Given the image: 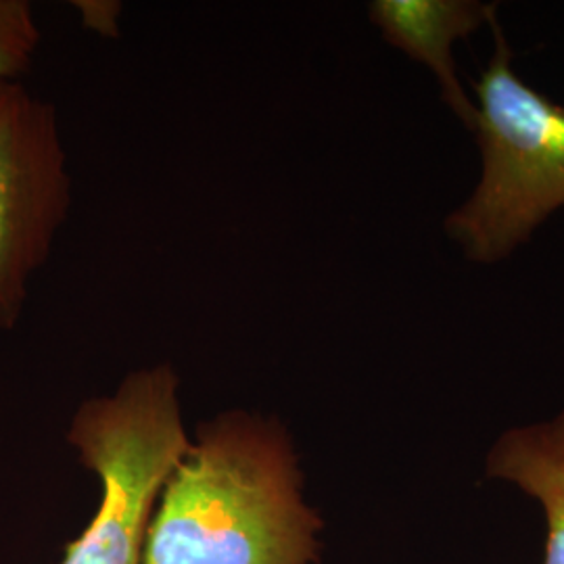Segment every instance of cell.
<instances>
[{
	"label": "cell",
	"mask_w": 564,
	"mask_h": 564,
	"mask_svg": "<svg viewBox=\"0 0 564 564\" xmlns=\"http://www.w3.org/2000/svg\"><path fill=\"white\" fill-rule=\"evenodd\" d=\"M318 531L286 429L232 410L202 424L163 487L142 564H310Z\"/></svg>",
	"instance_id": "1"
},
{
	"label": "cell",
	"mask_w": 564,
	"mask_h": 564,
	"mask_svg": "<svg viewBox=\"0 0 564 564\" xmlns=\"http://www.w3.org/2000/svg\"><path fill=\"white\" fill-rule=\"evenodd\" d=\"M67 442L99 475L102 498L59 564H142L155 502L191 447L172 366L137 370L113 395L86 400Z\"/></svg>",
	"instance_id": "2"
},
{
	"label": "cell",
	"mask_w": 564,
	"mask_h": 564,
	"mask_svg": "<svg viewBox=\"0 0 564 564\" xmlns=\"http://www.w3.org/2000/svg\"><path fill=\"white\" fill-rule=\"evenodd\" d=\"M491 25L496 53L475 84L484 172L447 220L477 262L502 260L564 207V107L519 78L502 30Z\"/></svg>",
	"instance_id": "3"
},
{
	"label": "cell",
	"mask_w": 564,
	"mask_h": 564,
	"mask_svg": "<svg viewBox=\"0 0 564 564\" xmlns=\"http://www.w3.org/2000/svg\"><path fill=\"white\" fill-rule=\"evenodd\" d=\"M69 205L57 109L20 80L0 82V328L20 323Z\"/></svg>",
	"instance_id": "4"
},
{
	"label": "cell",
	"mask_w": 564,
	"mask_h": 564,
	"mask_svg": "<svg viewBox=\"0 0 564 564\" xmlns=\"http://www.w3.org/2000/svg\"><path fill=\"white\" fill-rule=\"evenodd\" d=\"M496 18V9L473 0H375L370 20L384 41L424 63L442 84L445 101L475 130L477 105L466 97L454 65V42Z\"/></svg>",
	"instance_id": "5"
},
{
	"label": "cell",
	"mask_w": 564,
	"mask_h": 564,
	"mask_svg": "<svg viewBox=\"0 0 564 564\" xmlns=\"http://www.w3.org/2000/svg\"><path fill=\"white\" fill-rule=\"evenodd\" d=\"M487 475L517 485L544 508V564H564V412L554 421L510 429L487 458Z\"/></svg>",
	"instance_id": "6"
},
{
	"label": "cell",
	"mask_w": 564,
	"mask_h": 564,
	"mask_svg": "<svg viewBox=\"0 0 564 564\" xmlns=\"http://www.w3.org/2000/svg\"><path fill=\"white\" fill-rule=\"evenodd\" d=\"M41 42L28 0H0V82L20 80L32 67Z\"/></svg>",
	"instance_id": "7"
},
{
	"label": "cell",
	"mask_w": 564,
	"mask_h": 564,
	"mask_svg": "<svg viewBox=\"0 0 564 564\" xmlns=\"http://www.w3.org/2000/svg\"><path fill=\"white\" fill-rule=\"evenodd\" d=\"M82 25L102 39H118L120 34L121 2L118 0H76Z\"/></svg>",
	"instance_id": "8"
}]
</instances>
